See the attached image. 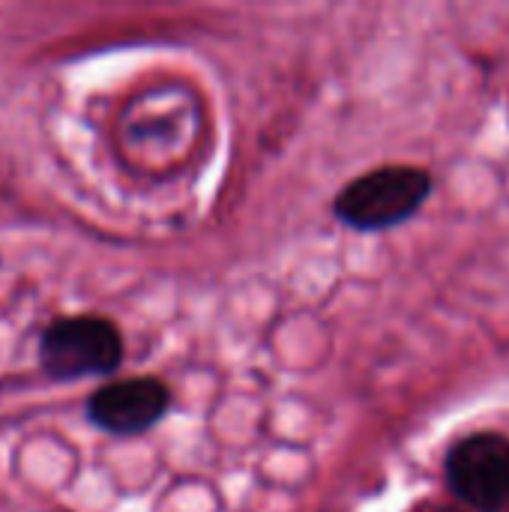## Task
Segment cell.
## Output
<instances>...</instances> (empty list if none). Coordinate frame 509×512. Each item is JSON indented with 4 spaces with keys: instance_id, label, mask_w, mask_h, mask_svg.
<instances>
[{
    "instance_id": "6da1fadb",
    "label": "cell",
    "mask_w": 509,
    "mask_h": 512,
    "mask_svg": "<svg viewBox=\"0 0 509 512\" xmlns=\"http://www.w3.org/2000/svg\"><path fill=\"white\" fill-rule=\"evenodd\" d=\"M432 192L426 171L387 165L348 183L336 198V216L357 231H384L411 219Z\"/></svg>"
},
{
    "instance_id": "7a4b0ae2",
    "label": "cell",
    "mask_w": 509,
    "mask_h": 512,
    "mask_svg": "<svg viewBox=\"0 0 509 512\" xmlns=\"http://www.w3.org/2000/svg\"><path fill=\"white\" fill-rule=\"evenodd\" d=\"M123 360V339L105 318L78 315L51 324L39 342V363L54 381L108 375Z\"/></svg>"
},
{
    "instance_id": "3957f363",
    "label": "cell",
    "mask_w": 509,
    "mask_h": 512,
    "mask_svg": "<svg viewBox=\"0 0 509 512\" xmlns=\"http://www.w3.org/2000/svg\"><path fill=\"white\" fill-rule=\"evenodd\" d=\"M447 483L459 501L483 512L509 504V441L483 432L453 447L447 456Z\"/></svg>"
},
{
    "instance_id": "277c9868",
    "label": "cell",
    "mask_w": 509,
    "mask_h": 512,
    "mask_svg": "<svg viewBox=\"0 0 509 512\" xmlns=\"http://www.w3.org/2000/svg\"><path fill=\"white\" fill-rule=\"evenodd\" d=\"M168 402V390L156 378H126L96 390L87 414L111 435H141L168 414Z\"/></svg>"
}]
</instances>
